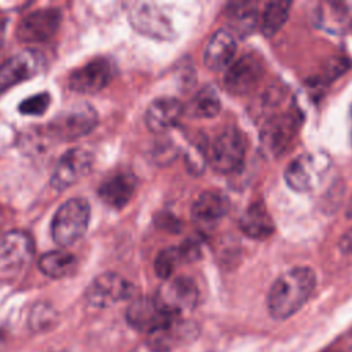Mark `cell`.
Masks as SVG:
<instances>
[{
	"label": "cell",
	"mask_w": 352,
	"mask_h": 352,
	"mask_svg": "<svg viewBox=\"0 0 352 352\" xmlns=\"http://www.w3.org/2000/svg\"><path fill=\"white\" fill-rule=\"evenodd\" d=\"M315 23L327 32H342L349 25V14L344 4L326 3L318 6Z\"/></svg>",
	"instance_id": "24"
},
{
	"label": "cell",
	"mask_w": 352,
	"mask_h": 352,
	"mask_svg": "<svg viewBox=\"0 0 352 352\" xmlns=\"http://www.w3.org/2000/svg\"><path fill=\"white\" fill-rule=\"evenodd\" d=\"M135 294V286L118 274L106 272L96 276L87 287L85 298L95 308H109Z\"/></svg>",
	"instance_id": "8"
},
{
	"label": "cell",
	"mask_w": 352,
	"mask_h": 352,
	"mask_svg": "<svg viewBox=\"0 0 352 352\" xmlns=\"http://www.w3.org/2000/svg\"><path fill=\"white\" fill-rule=\"evenodd\" d=\"M56 322V312L52 309V307L47 304H37L29 318V324L36 331H43L50 329Z\"/></svg>",
	"instance_id": "28"
},
{
	"label": "cell",
	"mask_w": 352,
	"mask_h": 352,
	"mask_svg": "<svg viewBox=\"0 0 352 352\" xmlns=\"http://www.w3.org/2000/svg\"><path fill=\"white\" fill-rule=\"evenodd\" d=\"M136 188V177L131 172H117L104 179L98 190L103 204L113 209H122L132 198Z\"/></svg>",
	"instance_id": "18"
},
{
	"label": "cell",
	"mask_w": 352,
	"mask_h": 352,
	"mask_svg": "<svg viewBox=\"0 0 352 352\" xmlns=\"http://www.w3.org/2000/svg\"><path fill=\"white\" fill-rule=\"evenodd\" d=\"M125 318L133 329L154 334L169 330L176 316L157 297H138L129 304Z\"/></svg>",
	"instance_id": "3"
},
{
	"label": "cell",
	"mask_w": 352,
	"mask_h": 352,
	"mask_svg": "<svg viewBox=\"0 0 352 352\" xmlns=\"http://www.w3.org/2000/svg\"><path fill=\"white\" fill-rule=\"evenodd\" d=\"M316 286V275L309 267H294L283 272L270 287L267 308L274 319L283 320L298 312Z\"/></svg>",
	"instance_id": "1"
},
{
	"label": "cell",
	"mask_w": 352,
	"mask_h": 352,
	"mask_svg": "<svg viewBox=\"0 0 352 352\" xmlns=\"http://www.w3.org/2000/svg\"><path fill=\"white\" fill-rule=\"evenodd\" d=\"M92 165V154L85 148L74 147L66 151L56 162L51 176V186L56 190H65L85 177Z\"/></svg>",
	"instance_id": "10"
},
{
	"label": "cell",
	"mask_w": 352,
	"mask_h": 352,
	"mask_svg": "<svg viewBox=\"0 0 352 352\" xmlns=\"http://www.w3.org/2000/svg\"><path fill=\"white\" fill-rule=\"evenodd\" d=\"M351 117H352V104H351Z\"/></svg>",
	"instance_id": "34"
},
{
	"label": "cell",
	"mask_w": 352,
	"mask_h": 352,
	"mask_svg": "<svg viewBox=\"0 0 352 352\" xmlns=\"http://www.w3.org/2000/svg\"><path fill=\"white\" fill-rule=\"evenodd\" d=\"M236 52L234 34L220 29L212 34L204 51V63L208 69L219 72L230 66Z\"/></svg>",
	"instance_id": "20"
},
{
	"label": "cell",
	"mask_w": 352,
	"mask_h": 352,
	"mask_svg": "<svg viewBox=\"0 0 352 352\" xmlns=\"http://www.w3.org/2000/svg\"><path fill=\"white\" fill-rule=\"evenodd\" d=\"M264 74L263 62L252 55H243L227 67L224 74V85L234 95H245L250 92Z\"/></svg>",
	"instance_id": "13"
},
{
	"label": "cell",
	"mask_w": 352,
	"mask_h": 352,
	"mask_svg": "<svg viewBox=\"0 0 352 352\" xmlns=\"http://www.w3.org/2000/svg\"><path fill=\"white\" fill-rule=\"evenodd\" d=\"M34 254L33 238L19 230L8 231L0 239V268L12 272L23 268Z\"/></svg>",
	"instance_id": "14"
},
{
	"label": "cell",
	"mask_w": 352,
	"mask_h": 352,
	"mask_svg": "<svg viewBox=\"0 0 352 352\" xmlns=\"http://www.w3.org/2000/svg\"><path fill=\"white\" fill-rule=\"evenodd\" d=\"M44 66V58L34 50H25L0 66V92L34 77Z\"/></svg>",
	"instance_id": "15"
},
{
	"label": "cell",
	"mask_w": 352,
	"mask_h": 352,
	"mask_svg": "<svg viewBox=\"0 0 352 352\" xmlns=\"http://www.w3.org/2000/svg\"><path fill=\"white\" fill-rule=\"evenodd\" d=\"M98 124V116L88 103L73 104L59 113L48 125L51 136L60 140H73L89 133Z\"/></svg>",
	"instance_id": "5"
},
{
	"label": "cell",
	"mask_w": 352,
	"mask_h": 352,
	"mask_svg": "<svg viewBox=\"0 0 352 352\" xmlns=\"http://www.w3.org/2000/svg\"><path fill=\"white\" fill-rule=\"evenodd\" d=\"M179 254L182 261H195L201 256V248L199 243L194 239H187L182 245L177 246Z\"/></svg>",
	"instance_id": "30"
},
{
	"label": "cell",
	"mask_w": 352,
	"mask_h": 352,
	"mask_svg": "<svg viewBox=\"0 0 352 352\" xmlns=\"http://www.w3.org/2000/svg\"><path fill=\"white\" fill-rule=\"evenodd\" d=\"M183 113V104L176 98H157L154 99L144 114L146 126L154 132H165L175 126Z\"/></svg>",
	"instance_id": "19"
},
{
	"label": "cell",
	"mask_w": 352,
	"mask_h": 352,
	"mask_svg": "<svg viewBox=\"0 0 352 352\" xmlns=\"http://www.w3.org/2000/svg\"><path fill=\"white\" fill-rule=\"evenodd\" d=\"M301 117L297 110L272 114L260 132L261 146L271 154L283 153L298 132Z\"/></svg>",
	"instance_id": "7"
},
{
	"label": "cell",
	"mask_w": 352,
	"mask_h": 352,
	"mask_svg": "<svg viewBox=\"0 0 352 352\" xmlns=\"http://www.w3.org/2000/svg\"><path fill=\"white\" fill-rule=\"evenodd\" d=\"M198 287L188 276L168 279L158 292V301L175 316L192 311L198 302Z\"/></svg>",
	"instance_id": "11"
},
{
	"label": "cell",
	"mask_w": 352,
	"mask_h": 352,
	"mask_svg": "<svg viewBox=\"0 0 352 352\" xmlns=\"http://www.w3.org/2000/svg\"><path fill=\"white\" fill-rule=\"evenodd\" d=\"M114 63L104 56H98L77 67L69 76V87L78 94H95L114 78Z\"/></svg>",
	"instance_id": "9"
},
{
	"label": "cell",
	"mask_w": 352,
	"mask_h": 352,
	"mask_svg": "<svg viewBox=\"0 0 352 352\" xmlns=\"http://www.w3.org/2000/svg\"><path fill=\"white\" fill-rule=\"evenodd\" d=\"M338 246L342 253L345 254H352V227L341 236Z\"/></svg>",
	"instance_id": "32"
},
{
	"label": "cell",
	"mask_w": 352,
	"mask_h": 352,
	"mask_svg": "<svg viewBox=\"0 0 352 352\" xmlns=\"http://www.w3.org/2000/svg\"><path fill=\"white\" fill-rule=\"evenodd\" d=\"M91 217L89 204L84 198H72L58 208L52 217L51 234L59 246H70L87 231Z\"/></svg>",
	"instance_id": "2"
},
{
	"label": "cell",
	"mask_w": 352,
	"mask_h": 352,
	"mask_svg": "<svg viewBox=\"0 0 352 352\" xmlns=\"http://www.w3.org/2000/svg\"><path fill=\"white\" fill-rule=\"evenodd\" d=\"M349 69V60L344 59V58H336L331 59L326 67V73L324 77L326 80L331 81L334 78H337L338 76H341L344 72H346Z\"/></svg>",
	"instance_id": "31"
},
{
	"label": "cell",
	"mask_w": 352,
	"mask_h": 352,
	"mask_svg": "<svg viewBox=\"0 0 352 352\" xmlns=\"http://www.w3.org/2000/svg\"><path fill=\"white\" fill-rule=\"evenodd\" d=\"M227 21L236 34L248 36L258 25V12L253 3H235L228 7Z\"/></svg>",
	"instance_id": "23"
},
{
	"label": "cell",
	"mask_w": 352,
	"mask_h": 352,
	"mask_svg": "<svg viewBox=\"0 0 352 352\" xmlns=\"http://www.w3.org/2000/svg\"><path fill=\"white\" fill-rule=\"evenodd\" d=\"M131 23L142 34L158 38L170 40L173 38L175 30L170 21L165 14L150 3H136L131 8Z\"/></svg>",
	"instance_id": "16"
},
{
	"label": "cell",
	"mask_w": 352,
	"mask_h": 352,
	"mask_svg": "<svg viewBox=\"0 0 352 352\" xmlns=\"http://www.w3.org/2000/svg\"><path fill=\"white\" fill-rule=\"evenodd\" d=\"M346 216L352 217V198H351V201L348 204V208H346Z\"/></svg>",
	"instance_id": "33"
},
{
	"label": "cell",
	"mask_w": 352,
	"mask_h": 352,
	"mask_svg": "<svg viewBox=\"0 0 352 352\" xmlns=\"http://www.w3.org/2000/svg\"><path fill=\"white\" fill-rule=\"evenodd\" d=\"M55 352H65V351H55Z\"/></svg>",
	"instance_id": "35"
},
{
	"label": "cell",
	"mask_w": 352,
	"mask_h": 352,
	"mask_svg": "<svg viewBox=\"0 0 352 352\" xmlns=\"http://www.w3.org/2000/svg\"><path fill=\"white\" fill-rule=\"evenodd\" d=\"M182 261L180 258V254H179V250H177V246H169V248H165L162 249L157 257H155V261H154V270H155V274L168 280L170 279V276L173 275L175 270H176V265Z\"/></svg>",
	"instance_id": "27"
},
{
	"label": "cell",
	"mask_w": 352,
	"mask_h": 352,
	"mask_svg": "<svg viewBox=\"0 0 352 352\" xmlns=\"http://www.w3.org/2000/svg\"><path fill=\"white\" fill-rule=\"evenodd\" d=\"M245 153L246 144L241 132L235 128H227L212 143L209 164L219 173H234L242 166Z\"/></svg>",
	"instance_id": "6"
},
{
	"label": "cell",
	"mask_w": 352,
	"mask_h": 352,
	"mask_svg": "<svg viewBox=\"0 0 352 352\" xmlns=\"http://www.w3.org/2000/svg\"><path fill=\"white\" fill-rule=\"evenodd\" d=\"M230 204L219 191H204L192 204L191 220L201 230L213 228L228 212Z\"/></svg>",
	"instance_id": "17"
},
{
	"label": "cell",
	"mask_w": 352,
	"mask_h": 352,
	"mask_svg": "<svg viewBox=\"0 0 352 352\" xmlns=\"http://www.w3.org/2000/svg\"><path fill=\"white\" fill-rule=\"evenodd\" d=\"M292 3L287 1H270L265 4L261 14L258 26L265 37L276 34L289 18Z\"/></svg>",
	"instance_id": "25"
},
{
	"label": "cell",
	"mask_w": 352,
	"mask_h": 352,
	"mask_svg": "<svg viewBox=\"0 0 352 352\" xmlns=\"http://www.w3.org/2000/svg\"><path fill=\"white\" fill-rule=\"evenodd\" d=\"M77 267H78L77 258L73 254L62 250L47 252L38 258L40 271L44 275L54 279L65 278L74 274Z\"/></svg>",
	"instance_id": "22"
},
{
	"label": "cell",
	"mask_w": 352,
	"mask_h": 352,
	"mask_svg": "<svg viewBox=\"0 0 352 352\" xmlns=\"http://www.w3.org/2000/svg\"><path fill=\"white\" fill-rule=\"evenodd\" d=\"M50 103H51V96L47 92L36 94L21 102L19 113L26 116H41L45 113Z\"/></svg>",
	"instance_id": "29"
},
{
	"label": "cell",
	"mask_w": 352,
	"mask_h": 352,
	"mask_svg": "<svg viewBox=\"0 0 352 352\" xmlns=\"http://www.w3.org/2000/svg\"><path fill=\"white\" fill-rule=\"evenodd\" d=\"M241 231L253 239H265L275 231V223L261 201L250 204L239 217Z\"/></svg>",
	"instance_id": "21"
},
{
	"label": "cell",
	"mask_w": 352,
	"mask_h": 352,
	"mask_svg": "<svg viewBox=\"0 0 352 352\" xmlns=\"http://www.w3.org/2000/svg\"><path fill=\"white\" fill-rule=\"evenodd\" d=\"M62 14L58 8H41L28 14L16 28V37L23 43H41L59 29Z\"/></svg>",
	"instance_id": "12"
},
{
	"label": "cell",
	"mask_w": 352,
	"mask_h": 352,
	"mask_svg": "<svg viewBox=\"0 0 352 352\" xmlns=\"http://www.w3.org/2000/svg\"><path fill=\"white\" fill-rule=\"evenodd\" d=\"M221 107L217 94L210 88L205 87L199 89L187 106V113L195 118H212L219 114Z\"/></svg>",
	"instance_id": "26"
},
{
	"label": "cell",
	"mask_w": 352,
	"mask_h": 352,
	"mask_svg": "<svg viewBox=\"0 0 352 352\" xmlns=\"http://www.w3.org/2000/svg\"><path fill=\"white\" fill-rule=\"evenodd\" d=\"M330 161L320 153H304L296 157L285 169V182L298 192L314 190L324 177Z\"/></svg>",
	"instance_id": "4"
}]
</instances>
